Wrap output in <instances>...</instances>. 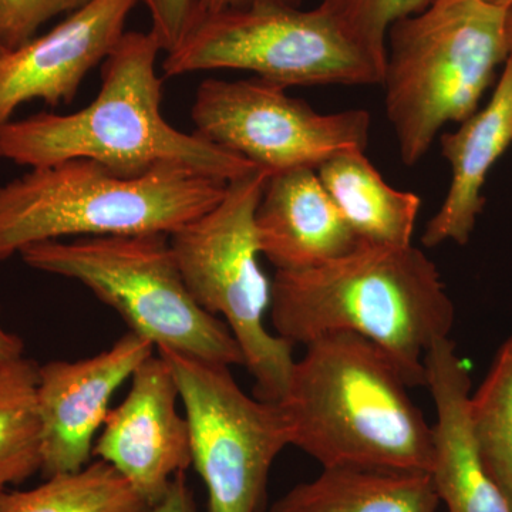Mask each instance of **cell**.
<instances>
[{
  "label": "cell",
  "mask_w": 512,
  "mask_h": 512,
  "mask_svg": "<svg viewBox=\"0 0 512 512\" xmlns=\"http://www.w3.org/2000/svg\"><path fill=\"white\" fill-rule=\"evenodd\" d=\"M30 268L86 286L158 349L225 366H245L227 323L192 298L170 235L138 234L39 242L20 252Z\"/></svg>",
  "instance_id": "obj_6"
},
{
  "label": "cell",
  "mask_w": 512,
  "mask_h": 512,
  "mask_svg": "<svg viewBox=\"0 0 512 512\" xmlns=\"http://www.w3.org/2000/svg\"><path fill=\"white\" fill-rule=\"evenodd\" d=\"M141 0H90L63 22L0 59V127L25 103L70 104L126 33Z\"/></svg>",
  "instance_id": "obj_13"
},
{
  "label": "cell",
  "mask_w": 512,
  "mask_h": 512,
  "mask_svg": "<svg viewBox=\"0 0 512 512\" xmlns=\"http://www.w3.org/2000/svg\"><path fill=\"white\" fill-rule=\"evenodd\" d=\"M146 501L103 460L56 474L30 490L0 491V512H144Z\"/></svg>",
  "instance_id": "obj_19"
},
{
  "label": "cell",
  "mask_w": 512,
  "mask_h": 512,
  "mask_svg": "<svg viewBox=\"0 0 512 512\" xmlns=\"http://www.w3.org/2000/svg\"><path fill=\"white\" fill-rule=\"evenodd\" d=\"M158 355L177 380L207 512L262 511L272 464L291 446L281 404L248 396L229 366L168 349Z\"/></svg>",
  "instance_id": "obj_9"
},
{
  "label": "cell",
  "mask_w": 512,
  "mask_h": 512,
  "mask_svg": "<svg viewBox=\"0 0 512 512\" xmlns=\"http://www.w3.org/2000/svg\"><path fill=\"white\" fill-rule=\"evenodd\" d=\"M39 365L25 356L0 365V491L42 470Z\"/></svg>",
  "instance_id": "obj_20"
},
{
  "label": "cell",
  "mask_w": 512,
  "mask_h": 512,
  "mask_svg": "<svg viewBox=\"0 0 512 512\" xmlns=\"http://www.w3.org/2000/svg\"><path fill=\"white\" fill-rule=\"evenodd\" d=\"M8 53V50L5 49V47L0 46V59H2L3 56Z\"/></svg>",
  "instance_id": "obj_30"
},
{
  "label": "cell",
  "mask_w": 512,
  "mask_h": 512,
  "mask_svg": "<svg viewBox=\"0 0 512 512\" xmlns=\"http://www.w3.org/2000/svg\"><path fill=\"white\" fill-rule=\"evenodd\" d=\"M439 505L430 473L340 466L295 485L268 512H436Z\"/></svg>",
  "instance_id": "obj_17"
},
{
  "label": "cell",
  "mask_w": 512,
  "mask_h": 512,
  "mask_svg": "<svg viewBox=\"0 0 512 512\" xmlns=\"http://www.w3.org/2000/svg\"><path fill=\"white\" fill-rule=\"evenodd\" d=\"M144 512H200L194 490L187 483L185 473L177 474L164 497Z\"/></svg>",
  "instance_id": "obj_25"
},
{
  "label": "cell",
  "mask_w": 512,
  "mask_h": 512,
  "mask_svg": "<svg viewBox=\"0 0 512 512\" xmlns=\"http://www.w3.org/2000/svg\"><path fill=\"white\" fill-rule=\"evenodd\" d=\"M424 366L437 413L430 476L440 503L447 512H511L478 453L470 421L471 376L456 343L437 340Z\"/></svg>",
  "instance_id": "obj_14"
},
{
  "label": "cell",
  "mask_w": 512,
  "mask_h": 512,
  "mask_svg": "<svg viewBox=\"0 0 512 512\" xmlns=\"http://www.w3.org/2000/svg\"><path fill=\"white\" fill-rule=\"evenodd\" d=\"M160 52L153 33H124L104 60L96 99L76 113H39L3 124L0 158L29 168L84 158L126 178L175 164L227 183L256 167L164 119L163 82L156 70Z\"/></svg>",
  "instance_id": "obj_2"
},
{
  "label": "cell",
  "mask_w": 512,
  "mask_h": 512,
  "mask_svg": "<svg viewBox=\"0 0 512 512\" xmlns=\"http://www.w3.org/2000/svg\"><path fill=\"white\" fill-rule=\"evenodd\" d=\"M470 421L485 470L512 512V336L470 396Z\"/></svg>",
  "instance_id": "obj_21"
},
{
  "label": "cell",
  "mask_w": 512,
  "mask_h": 512,
  "mask_svg": "<svg viewBox=\"0 0 512 512\" xmlns=\"http://www.w3.org/2000/svg\"><path fill=\"white\" fill-rule=\"evenodd\" d=\"M150 10L153 28L161 50L171 52L183 40L195 18L197 0H141Z\"/></svg>",
  "instance_id": "obj_24"
},
{
  "label": "cell",
  "mask_w": 512,
  "mask_h": 512,
  "mask_svg": "<svg viewBox=\"0 0 512 512\" xmlns=\"http://www.w3.org/2000/svg\"><path fill=\"white\" fill-rule=\"evenodd\" d=\"M259 251L276 271H302L355 248L352 229L313 168L269 175L255 214Z\"/></svg>",
  "instance_id": "obj_15"
},
{
  "label": "cell",
  "mask_w": 512,
  "mask_h": 512,
  "mask_svg": "<svg viewBox=\"0 0 512 512\" xmlns=\"http://www.w3.org/2000/svg\"><path fill=\"white\" fill-rule=\"evenodd\" d=\"M227 181L168 164L140 177L63 161L0 185V261L30 245L109 235H171L214 208Z\"/></svg>",
  "instance_id": "obj_4"
},
{
  "label": "cell",
  "mask_w": 512,
  "mask_h": 512,
  "mask_svg": "<svg viewBox=\"0 0 512 512\" xmlns=\"http://www.w3.org/2000/svg\"><path fill=\"white\" fill-rule=\"evenodd\" d=\"M245 70L288 89L382 83L383 69L322 6L252 5L195 15L167 53V77L207 70Z\"/></svg>",
  "instance_id": "obj_8"
},
{
  "label": "cell",
  "mask_w": 512,
  "mask_h": 512,
  "mask_svg": "<svg viewBox=\"0 0 512 512\" xmlns=\"http://www.w3.org/2000/svg\"><path fill=\"white\" fill-rule=\"evenodd\" d=\"M512 143V60L493 97L453 133L440 137L441 154L451 167V183L440 210L426 225L424 247H439L447 241L466 245L483 212V187L498 158Z\"/></svg>",
  "instance_id": "obj_16"
},
{
  "label": "cell",
  "mask_w": 512,
  "mask_h": 512,
  "mask_svg": "<svg viewBox=\"0 0 512 512\" xmlns=\"http://www.w3.org/2000/svg\"><path fill=\"white\" fill-rule=\"evenodd\" d=\"M154 348L147 339L127 332L110 349L87 359L39 365L43 477L74 473L89 464L114 393L154 355Z\"/></svg>",
  "instance_id": "obj_12"
},
{
  "label": "cell",
  "mask_w": 512,
  "mask_h": 512,
  "mask_svg": "<svg viewBox=\"0 0 512 512\" xmlns=\"http://www.w3.org/2000/svg\"><path fill=\"white\" fill-rule=\"evenodd\" d=\"M271 174L254 167L232 178L222 200L173 232L170 245L194 301L222 316L237 340L256 399L279 403L295 365L293 345L265 326L271 282L259 266L255 231L256 208Z\"/></svg>",
  "instance_id": "obj_7"
},
{
  "label": "cell",
  "mask_w": 512,
  "mask_h": 512,
  "mask_svg": "<svg viewBox=\"0 0 512 512\" xmlns=\"http://www.w3.org/2000/svg\"><path fill=\"white\" fill-rule=\"evenodd\" d=\"M484 2L491 3L498 8L512 10V0H484Z\"/></svg>",
  "instance_id": "obj_29"
},
{
  "label": "cell",
  "mask_w": 512,
  "mask_h": 512,
  "mask_svg": "<svg viewBox=\"0 0 512 512\" xmlns=\"http://www.w3.org/2000/svg\"><path fill=\"white\" fill-rule=\"evenodd\" d=\"M507 36H508V59L512 60V10L510 12V15H508Z\"/></svg>",
  "instance_id": "obj_28"
},
{
  "label": "cell",
  "mask_w": 512,
  "mask_h": 512,
  "mask_svg": "<svg viewBox=\"0 0 512 512\" xmlns=\"http://www.w3.org/2000/svg\"><path fill=\"white\" fill-rule=\"evenodd\" d=\"M316 171L359 241L389 247L412 245L420 197L387 184L365 150L343 151Z\"/></svg>",
  "instance_id": "obj_18"
},
{
  "label": "cell",
  "mask_w": 512,
  "mask_h": 512,
  "mask_svg": "<svg viewBox=\"0 0 512 512\" xmlns=\"http://www.w3.org/2000/svg\"><path fill=\"white\" fill-rule=\"evenodd\" d=\"M510 12L484 0H436L390 28L380 84L404 164L423 160L446 124L476 113L507 62Z\"/></svg>",
  "instance_id": "obj_5"
},
{
  "label": "cell",
  "mask_w": 512,
  "mask_h": 512,
  "mask_svg": "<svg viewBox=\"0 0 512 512\" xmlns=\"http://www.w3.org/2000/svg\"><path fill=\"white\" fill-rule=\"evenodd\" d=\"M252 5H279L301 8L302 0H197L195 15L220 12V10L227 9L248 8Z\"/></svg>",
  "instance_id": "obj_26"
},
{
  "label": "cell",
  "mask_w": 512,
  "mask_h": 512,
  "mask_svg": "<svg viewBox=\"0 0 512 512\" xmlns=\"http://www.w3.org/2000/svg\"><path fill=\"white\" fill-rule=\"evenodd\" d=\"M436 0H320L342 29L382 69L387 33L397 20L423 12Z\"/></svg>",
  "instance_id": "obj_22"
},
{
  "label": "cell",
  "mask_w": 512,
  "mask_h": 512,
  "mask_svg": "<svg viewBox=\"0 0 512 512\" xmlns=\"http://www.w3.org/2000/svg\"><path fill=\"white\" fill-rule=\"evenodd\" d=\"M392 357L356 333L320 336L293 365L284 399L291 446L322 466L424 471L433 426Z\"/></svg>",
  "instance_id": "obj_3"
},
{
  "label": "cell",
  "mask_w": 512,
  "mask_h": 512,
  "mask_svg": "<svg viewBox=\"0 0 512 512\" xmlns=\"http://www.w3.org/2000/svg\"><path fill=\"white\" fill-rule=\"evenodd\" d=\"M178 402L173 369L160 355L148 357L94 441V456L116 468L148 507L192 466L190 426L178 412Z\"/></svg>",
  "instance_id": "obj_11"
},
{
  "label": "cell",
  "mask_w": 512,
  "mask_h": 512,
  "mask_svg": "<svg viewBox=\"0 0 512 512\" xmlns=\"http://www.w3.org/2000/svg\"><path fill=\"white\" fill-rule=\"evenodd\" d=\"M90 0H0V46H25L50 20L83 8Z\"/></svg>",
  "instance_id": "obj_23"
},
{
  "label": "cell",
  "mask_w": 512,
  "mask_h": 512,
  "mask_svg": "<svg viewBox=\"0 0 512 512\" xmlns=\"http://www.w3.org/2000/svg\"><path fill=\"white\" fill-rule=\"evenodd\" d=\"M269 312L276 335L293 346L338 332L369 339L412 389L426 387L427 350L448 338L456 319L439 269L421 249L365 241L325 264L276 271Z\"/></svg>",
  "instance_id": "obj_1"
},
{
  "label": "cell",
  "mask_w": 512,
  "mask_h": 512,
  "mask_svg": "<svg viewBox=\"0 0 512 512\" xmlns=\"http://www.w3.org/2000/svg\"><path fill=\"white\" fill-rule=\"evenodd\" d=\"M195 131L274 173L316 168L343 151L365 150L370 114L319 113L265 80H205L195 94Z\"/></svg>",
  "instance_id": "obj_10"
},
{
  "label": "cell",
  "mask_w": 512,
  "mask_h": 512,
  "mask_svg": "<svg viewBox=\"0 0 512 512\" xmlns=\"http://www.w3.org/2000/svg\"><path fill=\"white\" fill-rule=\"evenodd\" d=\"M25 353V342L15 333L3 328L0 322V365L10 360L20 359Z\"/></svg>",
  "instance_id": "obj_27"
}]
</instances>
